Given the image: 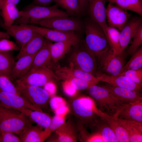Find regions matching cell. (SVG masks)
<instances>
[{
  "label": "cell",
  "mask_w": 142,
  "mask_h": 142,
  "mask_svg": "<svg viewBox=\"0 0 142 142\" xmlns=\"http://www.w3.org/2000/svg\"><path fill=\"white\" fill-rule=\"evenodd\" d=\"M20 50L18 45L13 41L6 38L0 39V51L7 52Z\"/></svg>",
  "instance_id": "41"
},
{
  "label": "cell",
  "mask_w": 142,
  "mask_h": 142,
  "mask_svg": "<svg viewBox=\"0 0 142 142\" xmlns=\"http://www.w3.org/2000/svg\"><path fill=\"white\" fill-rule=\"evenodd\" d=\"M68 13L58 9L56 5L44 6L31 4L21 11L15 24H27L40 20L54 17H68Z\"/></svg>",
  "instance_id": "2"
},
{
  "label": "cell",
  "mask_w": 142,
  "mask_h": 142,
  "mask_svg": "<svg viewBox=\"0 0 142 142\" xmlns=\"http://www.w3.org/2000/svg\"><path fill=\"white\" fill-rule=\"evenodd\" d=\"M43 128L37 125H31L19 135L22 142H43L47 138Z\"/></svg>",
  "instance_id": "27"
},
{
  "label": "cell",
  "mask_w": 142,
  "mask_h": 142,
  "mask_svg": "<svg viewBox=\"0 0 142 142\" xmlns=\"http://www.w3.org/2000/svg\"><path fill=\"white\" fill-rule=\"evenodd\" d=\"M59 79L50 68L46 67L29 71L17 80L26 84L41 87L48 82H54Z\"/></svg>",
  "instance_id": "11"
},
{
  "label": "cell",
  "mask_w": 142,
  "mask_h": 142,
  "mask_svg": "<svg viewBox=\"0 0 142 142\" xmlns=\"http://www.w3.org/2000/svg\"><path fill=\"white\" fill-rule=\"evenodd\" d=\"M105 0H89L88 11L92 19L102 28L107 38L108 26L106 21Z\"/></svg>",
  "instance_id": "14"
},
{
  "label": "cell",
  "mask_w": 142,
  "mask_h": 142,
  "mask_svg": "<svg viewBox=\"0 0 142 142\" xmlns=\"http://www.w3.org/2000/svg\"><path fill=\"white\" fill-rule=\"evenodd\" d=\"M67 103L69 112L78 123L85 128H97L102 119L99 110L92 98L75 95L69 99Z\"/></svg>",
  "instance_id": "1"
},
{
  "label": "cell",
  "mask_w": 142,
  "mask_h": 142,
  "mask_svg": "<svg viewBox=\"0 0 142 142\" xmlns=\"http://www.w3.org/2000/svg\"><path fill=\"white\" fill-rule=\"evenodd\" d=\"M54 72L59 79L64 80L65 78L74 77L78 78L97 84L99 82L96 76L91 73L75 68L70 64L68 67L55 68Z\"/></svg>",
  "instance_id": "17"
},
{
  "label": "cell",
  "mask_w": 142,
  "mask_h": 142,
  "mask_svg": "<svg viewBox=\"0 0 142 142\" xmlns=\"http://www.w3.org/2000/svg\"><path fill=\"white\" fill-rule=\"evenodd\" d=\"M52 43L46 39L43 46L36 54L29 71L44 67L50 68L52 59L50 47Z\"/></svg>",
  "instance_id": "23"
},
{
  "label": "cell",
  "mask_w": 142,
  "mask_h": 142,
  "mask_svg": "<svg viewBox=\"0 0 142 142\" xmlns=\"http://www.w3.org/2000/svg\"><path fill=\"white\" fill-rule=\"evenodd\" d=\"M34 24L62 32L78 31L82 28L79 21L68 17H51L38 21Z\"/></svg>",
  "instance_id": "10"
},
{
  "label": "cell",
  "mask_w": 142,
  "mask_h": 142,
  "mask_svg": "<svg viewBox=\"0 0 142 142\" xmlns=\"http://www.w3.org/2000/svg\"><path fill=\"white\" fill-rule=\"evenodd\" d=\"M55 115L65 116L69 112V108L67 105L62 106L54 111Z\"/></svg>",
  "instance_id": "47"
},
{
  "label": "cell",
  "mask_w": 142,
  "mask_h": 142,
  "mask_svg": "<svg viewBox=\"0 0 142 142\" xmlns=\"http://www.w3.org/2000/svg\"><path fill=\"white\" fill-rule=\"evenodd\" d=\"M46 40L42 36L36 33L20 50L16 59H18L23 56L36 54L43 46Z\"/></svg>",
  "instance_id": "26"
},
{
  "label": "cell",
  "mask_w": 142,
  "mask_h": 142,
  "mask_svg": "<svg viewBox=\"0 0 142 142\" xmlns=\"http://www.w3.org/2000/svg\"><path fill=\"white\" fill-rule=\"evenodd\" d=\"M120 32L116 28L108 27L107 39L114 55H120L121 53L120 47Z\"/></svg>",
  "instance_id": "34"
},
{
  "label": "cell",
  "mask_w": 142,
  "mask_h": 142,
  "mask_svg": "<svg viewBox=\"0 0 142 142\" xmlns=\"http://www.w3.org/2000/svg\"><path fill=\"white\" fill-rule=\"evenodd\" d=\"M97 128L104 142H119L114 131L104 120H101Z\"/></svg>",
  "instance_id": "35"
},
{
  "label": "cell",
  "mask_w": 142,
  "mask_h": 142,
  "mask_svg": "<svg viewBox=\"0 0 142 142\" xmlns=\"http://www.w3.org/2000/svg\"><path fill=\"white\" fill-rule=\"evenodd\" d=\"M54 2L65 9L68 14L76 15L81 12L78 0H54Z\"/></svg>",
  "instance_id": "36"
},
{
  "label": "cell",
  "mask_w": 142,
  "mask_h": 142,
  "mask_svg": "<svg viewBox=\"0 0 142 142\" xmlns=\"http://www.w3.org/2000/svg\"><path fill=\"white\" fill-rule=\"evenodd\" d=\"M36 54L23 56L18 59L12 71L11 80H19L29 71Z\"/></svg>",
  "instance_id": "24"
},
{
  "label": "cell",
  "mask_w": 142,
  "mask_h": 142,
  "mask_svg": "<svg viewBox=\"0 0 142 142\" xmlns=\"http://www.w3.org/2000/svg\"><path fill=\"white\" fill-rule=\"evenodd\" d=\"M106 14L108 26L116 28L120 31L130 17L126 10L110 3L106 8Z\"/></svg>",
  "instance_id": "13"
},
{
  "label": "cell",
  "mask_w": 142,
  "mask_h": 142,
  "mask_svg": "<svg viewBox=\"0 0 142 142\" xmlns=\"http://www.w3.org/2000/svg\"><path fill=\"white\" fill-rule=\"evenodd\" d=\"M125 9L134 12L142 16V0H106Z\"/></svg>",
  "instance_id": "32"
},
{
  "label": "cell",
  "mask_w": 142,
  "mask_h": 142,
  "mask_svg": "<svg viewBox=\"0 0 142 142\" xmlns=\"http://www.w3.org/2000/svg\"><path fill=\"white\" fill-rule=\"evenodd\" d=\"M29 118L19 111L0 106V132H8L19 135L32 124Z\"/></svg>",
  "instance_id": "3"
},
{
  "label": "cell",
  "mask_w": 142,
  "mask_h": 142,
  "mask_svg": "<svg viewBox=\"0 0 142 142\" xmlns=\"http://www.w3.org/2000/svg\"><path fill=\"white\" fill-rule=\"evenodd\" d=\"M92 20L85 24L86 36L84 44L96 57L100 52L110 47L102 28Z\"/></svg>",
  "instance_id": "5"
},
{
  "label": "cell",
  "mask_w": 142,
  "mask_h": 142,
  "mask_svg": "<svg viewBox=\"0 0 142 142\" xmlns=\"http://www.w3.org/2000/svg\"><path fill=\"white\" fill-rule=\"evenodd\" d=\"M142 21L141 17H136L132 18L128 20L120 32L119 43L122 54L142 23Z\"/></svg>",
  "instance_id": "18"
},
{
  "label": "cell",
  "mask_w": 142,
  "mask_h": 142,
  "mask_svg": "<svg viewBox=\"0 0 142 142\" xmlns=\"http://www.w3.org/2000/svg\"><path fill=\"white\" fill-rule=\"evenodd\" d=\"M17 110L27 116L32 122L36 123L44 129L49 126L51 121L52 118L43 111L26 108H21Z\"/></svg>",
  "instance_id": "29"
},
{
  "label": "cell",
  "mask_w": 142,
  "mask_h": 142,
  "mask_svg": "<svg viewBox=\"0 0 142 142\" xmlns=\"http://www.w3.org/2000/svg\"><path fill=\"white\" fill-rule=\"evenodd\" d=\"M96 57L101 70L110 75H119L124 66L123 59L120 55H114L110 47L100 52Z\"/></svg>",
  "instance_id": "7"
},
{
  "label": "cell",
  "mask_w": 142,
  "mask_h": 142,
  "mask_svg": "<svg viewBox=\"0 0 142 142\" xmlns=\"http://www.w3.org/2000/svg\"><path fill=\"white\" fill-rule=\"evenodd\" d=\"M123 75L128 77L134 82L142 86V68L127 70L124 73Z\"/></svg>",
  "instance_id": "42"
},
{
  "label": "cell",
  "mask_w": 142,
  "mask_h": 142,
  "mask_svg": "<svg viewBox=\"0 0 142 142\" xmlns=\"http://www.w3.org/2000/svg\"><path fill=\"white\" fill-rule=\"evenodd\" d=\"M53 133L52 135L48 137L47 141L77 142L78 139L77 123L74 118H69Z\"/></svg>",
  "instance_id": "9"
},
{
  "label": "cell",
  "mask_w": 142,
  "mask_h": 142,
  "mask_svg": "<svg viewBox=\"0 0 142 142\" xmlns=\"http://www.w3.org/2000/svg\"><path fill=\"white\" fill-rule=\"evenodd\" d=\"M0 89L5 92L19 95L15 85L12 83L11 80L7 76L1 73Z\"/></svg>",
  "instance_id": "40"
},
{
  "label": "cell",
  "mask_w": 142,
  "mask_h": 142,
  "mask_svg": "<svg viewBox=\"0 0 142 142\" xmlns=\"http://www.w3.org/2000/svg\"><path fill=\"white\" fill-rule=\"evenodd\" d=\"M9 35L7 32H4L0 31V39L3 38H8Z\"/></svg>",
  "instance_id": "51"
},
{
  "label": "cell",
  "mask_w": 142,
  "mask_h": 142,
  "mask_svg": "<svg viewBox=\"0 0 142 142\" xmlns=\"http://www.w3.org/2000/svg\"><path fill=\"white\" fill-rule=\"evenodd\" d=\"M64 80L69 81L73 86L77 90H87L90 87L96 85V84L94 83L74 77H67Z\"/></svg>",
  "instance_id": "38"
},
{
  "label": "cell",
  "mask_w": 142,
  "mask_h": 142,
  "mask_svg": "<svg viewBox=\"0 0 142 142\" xmlns=\"http://www.w3.org/2000/svg\"><path fill=\"white\" fill-rule=\"evenodd\" d=\"M16 84L19 94L32 104L42 110L47 105L50 95L44 88L26 84L18 80Z\"/></svg>",
  "instance_id": "6"
},
{
  "label": "cell",
  "mask_w": 142,
  "mask_h": 142,
  "mask_svg": "<svg viewBox=\"0 0 142 142\" xmlns=\"http://www.w3.org/2000/svg\"><path fill=\"white\" fill-rule=\"evenodd\" d=\"M99 114L100 118L106 121L114 131L119 142H130L129 136L126 130L116 117L110 115L100 110Z\"/></svg>",
  "instance_id": "25"
},
{
  "label": "cell",
  "mask_w": 142,
  "mask_h": 142,
  "mask_svg": "<svg viewBox=\"0 0 142 142\" xmlns=\"http://www.w3.org/2000/svg\"><path fill=\"white\" fill-rule=\"evenodd\" d=\"M15 62L13 55L10 52L0 51V73L7 76L10 80Z\"/></svg>",
  "instance_id": "31"
},
{
  "label": "cell",
  "mask_w": 142,
  "mask_h": 142,
  "mask_svg": "<svg viewBox=\"0 0 142 142\" xmlns=\"http://www.w3.org/2000/svg\"><path fill=\"white\" fill-rule=\"evenodd\" d=\"M27 25L36 33L41 35L45 39L56 42L78 37L74 31L62 32L44 27Z\"/></svg>",
  "instance_id": "19"
},
{
  "label": "cell",
  "mask_w": 142,
  "mask_h": 142,
  "mask_svg": "<svg viewBox=\"0 0 142 142\" xmlns=\"http://www.w3.org/2000/svg\"><path fill=\"white\" fill-rule=\"evenodd\" d=\"M117 117L126 130L130 142H142V123Z\"/></svg>",
  "instance_id": "28"
},
{
  "label": "cell",
  "mask_w": 142,
  "mask_h": 142,
  "mask_svg": "<svg viewBox=\"0 0 142 142\" xmlns=\"http://www.w3.org/2000/svg\"><path fill=\"white\" fill-rule=\"evenodd\" d=\"M2 0H0V16L1 15V7Z\"/></svg>",
  "instance_id": "52"
},
{
  "label": "cell",
  "mask_w": 142,
  "mask_h": 142,
  "mask_svg": "<svg viewBox=\"0 0 142 142\" xmlns=\"http://www.w3.org/2000/svg\"><path fill=\"white\" fill-rule=\"evenodd\" d=\"M0 106L7 109L17 110L26 108L33 110L43 111L21 95L7 92L0 89Z\"/></svg>",
  "instance_id": "12"
},
{
  "label": "cell",
  "mask_w": 142,
  "mask_h": 142,
  "mask_svg": "<svg viewBox=\"0 0 142 142\" xmlns=\"http://www.w3.org/2000/svg\"><path fill=\"white\" fill-rule=\"evenodd\" d=\"M65 116L55 115L52 118L51 121L49 126L44 130L47 139L52 133L65 122Z\"/></svg>",
  "instance_id": "37"
},
{
  "label": "cell",
  "mask_w": 142,
  "mask_h": 142,
  "mask_svg": "<svg viewBox=\"0 0 142 142\" xmlns=\"http://www.w3.org/2000/svg\"><path fill=\"white\" fill-rule=\"evenodd\" d=\"M87 90L98 109L108 115L116 116L124 104L118 101L105 86L95 85Z\"/></svg>",
  "instance_id": "4"
},
{
  "label": "cell",
  "mask_w": 142,
  "mask_h": 142,
  "mask_svg": "<svg viewBox=\"0 0 142 142\" xmlns=\"http://www.w3.org/2000/svg\"><path fill=\"white\" fill-rule=\"evenodd\" d=\"M116 117L142 123V100L124 104Z\"/></svg>",
  "instance_id": "21"
},
{
  "label": "cell",
  "mask_w": 142,
  "mask_h": 142,
  "mask_svg": "<svg viewBox=\"0 0 142 142\" xmlns=\"http://www.w3.org/2000/svg\"><path fill=\"white\" fill-rule=\"evenodd\" d=\"M132 42L128 51V54H132L142 44V23L139 26L133 38Z\"/></svg>",
  "instance_id": "39"
},
{
  "label": "cell",
  "mask_w": 142,
  "mask_h": 142,
  "mask_svg": "<svg viewBox=\"0 0 142 142\" xmlns=\"http://www.w3.org/2000/svg\"><path fill=\"white\" fill-rule=\"evenodd\" d=\"M51 108L54 111L59 107L67 105V102L62 98L53 95L49 101Z\"/></svg>",
  "instance_id": "43"
},
{
  "label": "cell",
  "mask_w": 142,
  "mask_h": 142,
  "mask_svg": "<svg viewBox=\"0 0 142 142\" xmlns=\"http://www.w3.org/2000/svg\"><path fill=\"white\" fill-rule=\"evenodd\" d=\"M105 87L116 100L122 104H127L142 100V96L139 92L125 88L114 87L110 84Z\"/></svg>",
  "instance_id": "20"
},
{
  "label": "cell",
  "mask_w": 142,
  "mask_h": 142,
  "mask_svg": "<svg viewBox=\"0 0 142 142\" xmlns=\"http://www.w3.org/2000/svg\"><path fill=\"white\" fill-rule=\"evenodd\" d=\"M20 0H2V4L3 3H5L11 5L16 6Z\"/></svg>",
  "instance_id": "50"
},
{
  "label": "cell",
  "mask_w": 142,
  "mask_h": 142,
  "mask_svg": "<svg viewBox=\"0 0 142 142\" xmlns=\"http://www.w3.org/2000/svg\"><path fill=\"white\" fill-rule=\"evenodd\" d=\"M63 88L65 93L68 96L72 97L76 95L77 90L67 80H64L63 83Z\"/></svg>",
  "instance_id": "45"
},
{
  "label": "cell",
  "mask_w": 142,
  "mask_h": 142,
  "mask_svg": "<svg viewBox=\"0 0 142 142\" xmlns=\"http://www.w3.org/2000/svg\"><path fill=\"white\" fill-rule=\"evenodd\" d=\"M1 142H22L20 138L10 132H1Z\"/></svg>",
  "instance_id": "44"
},
{
  "label": "cell",
  "mask_w": 142,
  "mask_h": 142,
  "mask_svg": "<svg viewBox=\"0 0 142 142\" xmlns=\"http://www.w3.org/2000/svg\"><path fill=\"white\" fill-rule=\"evenodd\" d=\"M1 24L9 36L14 38L20 49L36 33L27 24H15L7 27Z\"/></svg>",
  "instance_id": "15"
},
{
  "label": "cell",
  "mask_w": 142,
  "mask_h": 142,
  "mask_svg": "<svg viewBox=\"0 0 142 142\" xmlns=\"http://www.w3.org/2000/svg\"><path fill=\"white\" fill-rule=\"evenodd\" d=\"M44 87V88L47 92L50 95H54L56 92V87L54 82H48L46 84Z\"/></svg>",
  "instance_id": "46"
},
{
  "label": "cell",
  "mask_w": 142,
  "mask_h": 142,
  "mask_svg": "<svg viewBox=\"0 0 142 142\" xmlns=\"http://www.w3.org/2000/svg\"><path fill=\"white\" fill-rule=\"evenodd\" d=\"M21 11H19L16 6L3 3L1 7V15L3 19V24L8 27L13 24L15 21L20 16Z\"/></svg>",
  "instance_id": "30"
},
{
  "label": "cell",
  "mask_w": 142,
  "mask_h": 142,
  "mask_svg": "<svg viewBox=\"0 0 142 142\" xmlns=\"http://www.w3.org/2000/svg\"><path fill=\"white\" fill-rule=\"evenodd\" d=\"M129 60L124 65L119 75H123L127 70L142 68V47H139L133 54Z\"/></svg>",
  "instance_id": "33"
},
{
  "label": "cell",
  "mask_w": 142,
  "mask_h": 142,
  "mask_svg": "<svg viewBox=\"0 0 142 142\" xmlns=\"http://www.w3.org/2000/svg\"><path fill=\"white\" fill-rule=\"evenodd\" d=\"M78 37L73 38L63 41L52 43L50 47L52 60L56 62L62 59L71 48L79 42Z\"/></svg>",
  "instance_id": "22"
},
{
  "label": "cell",
  "mask_w": 142,
  "mask_h": 142,
  "mask_svg": "<svg viewBox=\"0 0 142 142\" xmlns=\"http://www.w3.org/2000/svg\"><path fill=\"white\" fill-rule=\"evenodd\" d=\"M0 142H1V136L0 132Z\"/></svg>",
  "instance_id": "53"
},
{
  "label": "cell",
  "mask_w": 142,
  "mask_h": 142,
  "mask_svg": "<svg viewBox=\"0 0 142 142\" xmlns=\"http://www.w3.org/2000/svg\"><path fill=\"white\" fill-rule=\"evenodd\" d=\"M96 76L99 82L107 83L112 86L125 88L139 92L142 86L136 83L124 75L113 76L104 73H97Z\"/></svg>",
  "instance_id": "16"
},
{
  "label": "cell",
  "mask_w": 142,
  "mask_h": 142,
  "mask_svg": "<svg viewBox=\"0 0 142 142\" xmlns=\"http://www.w3.org/2000/svg\"><path fill=\"white\" fill-rule=\"evenodd\" d=\"M84 44L73 52L70 59V64L75 68L94 75L97 67L96 58Z\"/></svg>",
  "instance_id": "8"
},
{
  "label": "cell",
  "mask_w": 142,
  "mask_h": 142,
  "mask_svg": "<svg viewBox=\"0 0 142 142\" xmlns=\"http://www.w3.org/2000/svg\"><path fill=\"white\" fill-rule=\"evenodd\" d=\"M81 12L84 11L88 6L89 0H78Z\"/></svg>",
  "instance_id": "49"
},
{
  "label": "cell",
  "mask_w": 142,
  "mask_h": 142,
  "mask_svg": "<svg viewBox=\"0 0 142 142\" xmlns=\"http://www.w3.org/2000/svg\"><path fill=\"white\" fill-rule=\"evenodd\" d=\"M54 0H33L31 4L44 6H48L52 3L54 2Z\"/></svg>",
  "instance_id": "48"
}]
</instances>
